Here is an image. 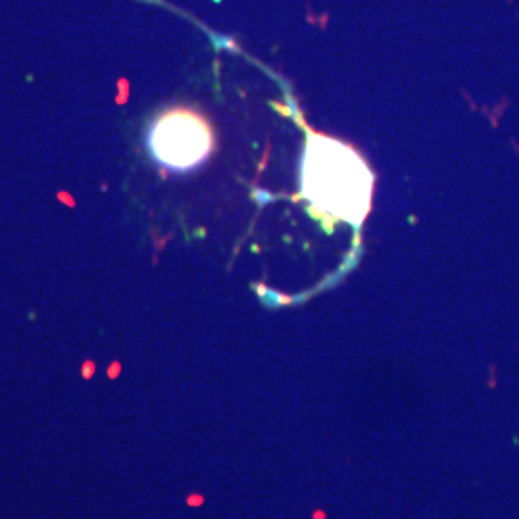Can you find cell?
<instances>
[{
	"mask_svg": "<svg viewBox=\"0 0 519 519\" xmlns=\"http://www.w3.org/2000/svg\"><path fill=\"white\" fill-rule=\"evenodd\" d=\"M302 194L315 212L359 225L371 208L373 173L352 146L311 133L302 158Z\"/></svg>",
	"mask_w": 519,
	"mask_h": 519,
	"instance_id": "cell-1",
	"label": "cell"
},
{
	"mask_svg": "<svg viewBox=\"0 0 519 519\" xmlns=\"http://www.w3.org/2000/svg\"><path fill=\"white\" fill-rule=\"evenodd\" d=\"M214 131L204 116L189 108H173L152 123L148 148L154 160L171 171L198 168L214 150Z\"/></svg>",
	"mask_w": 519,
	"mask_h": 519,
	"instance_id": "cell-2",
	"label": "cell"
}]
</instances>
